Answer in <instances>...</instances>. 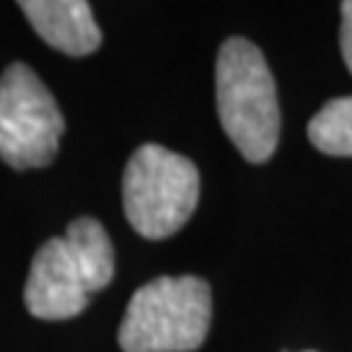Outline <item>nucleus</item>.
<instances>
[{
  "mask_svg": "<svg viewBox=\"0 0 352 352\" xmlns=\"http://www.w3.org/2000/svg\"><path fill=\"white\" fill-rule=\"evenodd\" d=\"M115 274V251L107 230L91 219H74L63 238H50L37 251L24 302L45 321L74 318L89 305L91 292L107 287Z\"/></svg>",
  "mask_w": 352,
  "mask_h": 352,
  "instance_id": "obj_1",
  "label": "nucleus"
},
{
  "mask_svg": "<svg viewBox=\"0 0 352 352\" xmlns=\"http://www.w3.org/2000/svg\"><path fill=\"white\" fill-rule=\"evenodd\" d=\"M217 113L235 149L248 162H266L279 144L274 76L261 50L243 37L227 39L217 55Z\"/></svg>",
  "mask_w": 352,
  "mask_h": 352,
  "instance_id": "obj_2",
  "label": "nucleus"
},
{
  "mask_svg": "<svg viewBox=\"0 0 352 352\" xmlns=\"http://www.w3.org/2000/svg\"><path fill=\"white\" fill-rule=\"evenodd\" d=\"M209 324L212 289L201 277H157L133 292L118 342L123 352H190Z\"/></svg>",
  "mask_w": 352,
  "mask_h": 352,
  "instance_id": "obj_3",
  "label": "nucleus"
},
{
  "mask_svg": "<svg viewBox=\"0 0 352 352\" xmlns=\"http://www.w3.org/2000/svg\"><path fill=\"white\" fill-rule=\"evenodd\" d=\"M201 177L188 157L144 144L123 173V209L128 225L146 240L175 235L199 204Z\"/></svg>",
  "mask_w": 352,
  "mask_h": 352,
  "instance_id": "obj_4",
  "label": "nucleus"
},
{
  "mask_svg": "<svg viewBox=\"0 0 352 352\" xmlns=\"http://www.w3.org/2000/svg\"><path fill=\"white\" fill-rule=\"evenodd\" d=\"M63 115L50 89L26 63L0 76V160L16 170H34L55 160Z\"/></svg>",
  "mask_w": 352,
  "mask_h": 352,
  "instance_id": "obj_5",
  "label": "nucleus"
},
{
  "mask_svg": "<svg viewBox=\"0 0 352 352\" xmlns=\"http://www.w3.org/2000/svg\"><path fill=\"white\" fill-rule=\"evenodd\" d=\"M19 8L55 50L81 58L100 47L102 32L87 0H24Z\"/></svg>",
  "mask_w": 352,
  "mask_h": 352,
  "instance_id": "obj_6",
  "label": "nucleus"
},
{
  "mask_svg": "<svg viewBox=\"0 0 352 352\" xmlns=\"http://www.w3.org/2000/svg\"><path fill=\"white\" fill-rule=\"evenodd\" d=\"M308 139L331 157H352V97L327 102L308 123Z\"/></svg>",
  "mask_w": 352,
  "mask_h": 352,
  "instance_id": "obj_7",
  "label": "nucleus"
},
{
  "mask_svg": "<svg viewBox=\"0 0 352 352\" xmlns=\"http://www.w3.org/2000/svg\"><path fill=\"white\" fill-rule=\"evenodd\" d=\"M342 29H340V45H342V58L352 74V0L342 3Z\"/></svg>",
  "mask_w": 352,
  "mask_h": 352,
  "instance_id": "obj_8",
  "label": "nucleus"
}]
</instances>
